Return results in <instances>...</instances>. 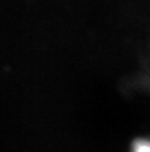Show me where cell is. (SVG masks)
I'll use <instances>...</instances> for the list:
<instances>
[{"label":"cell","instance_id":"cell-1","mask_svg":"<svg viewBox=\"0 0 150 152\" xmlns=\"http://www.w3.org/2000/svg\"><path fill=\"white\" fill-rule=\"evenodd\" d=\"M133 152H150V140H138L134 143Z\"/></svg>","mask_w":150,"mask_h":152}]
</instances>
